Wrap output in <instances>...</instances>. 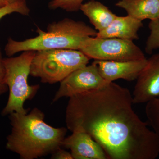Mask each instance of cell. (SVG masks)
Instances as JSON below:
<instances>
[{
    "label": "cell",
    "mask_w": 159,
    "mask_h": 159,
    "mask_svg": "<svg viewBox=\"0 0 159 159\" xmlns=\"http://www.w3.org/2000/svg\"><path fill=\"white\" fill-rule=\"evenodd\" d=\"M128 89L113 82L70 97L67 128L84 131L101 146L108 159H155L159 136L134 110Z\"/></svg>",
    "instance_id": "1"
},
{
    "label": "cell",
    "mask_w": 159,
    "mask_h": 159,
    "mask_svg": "<svg viewBox=\"0 0 159 159\" xmlns=\"http://www.w3.org/2000/svg\"><path fill=\"white\" fill-rule=\"evenodd\" d=\"M44 117L37 108L29 113L9 114L11 130L6 138V148L18 154L21 159H34L62 147L67 129L51 126L44 121Z\"/></svg>",
    "instance_id": "2"
},
{
    "label": "cell",
    "mask_w": 159,
    "mask_h": 159,
    "mask_svg": "<svg viewBox=\"0 0 159 159\" xmlns=\"http://www.w3.org/2000/svg\"><path fill=\"white\" fill-rule=\"evenodd\" d=\"M38 35L32 38L17 41L9 38L5 47L9 57L21 51L50 49L79 50L80 42L87 37H95L97 31L84 22L65 18L49 24L47 31L37 27Z\"/></svg>",
    "instance_id": "3"
},
{
    "label": "cell",
    "mask_w": 159,
    "mask_h": 159,
    "mask_svg": "<svg viewBox=\"0 0 159 159\" xmlns=\"http://www.w3.org/2000/svg\"><path fill=\"white\" fill-rule=\"evenodd\" d=\"M36 51H28L16 57L3 58L5 68V83L8 87L9 96L5 107L2 111V116L13 112L27 114L29 109L24 108L27 100L32 99L37 93L39 85H29L31 61Z\"/></svg>",
    "instance_id": "4"
},
{
    "label": "cell",
    "mask_w": 159,
    "mask_h": 159,
    "mask_svg": "<svg viewBox=\"0 0 159 159\" xmlns=\"http://www.w3.org/2000/svg\"><path fill=\"white\" fill-rule=\"evenodd\" d=\"M89 58L80 50L50 49L36 51L30 75L43 83L61 82L72 72L88 65Z\"/></svg>",
    "instance_id": "5"
},
{
    "label": "cell",
    "mask_w": 159,
    "mask_h": 159,
    "mask_svg": "<svg viewBox=\"0 0 159 159\" xmlns=\"http://www.w3.org/2000/svg\"><path fill=\"white\" fill-rule=\"evenodd\" d=\"M79 50L95 60L127 61L146 58L133 41L116 38L86 37L80 42Z\"/></svg>",
    "instance_id": "6"
},
{
    "label": "cell",
    "mask_w": 159,
    "mask_h": 159,
    "mask_svg": "<svg viewBox=\"0 0 159 159\" xmlns=\"http://www.w3.org/2000/svg\"><path fill=\"white\" fill-rule=\"evenodd\" d=\"M99 74L95 62L72 72L60 82L53 102L62 97H72L83 92L97 89L108 84Z\"/></svg>",
    "instance_id": "7"
},
{
    "label": "cell",
    "mask_w": 159,
    "mask_h": 159,
    "mask_svg": "<svg viewBox=\"0 0 159 159\" xmlns=\"http://www.w3.org/2000/svg\"><path fill=\"white\" fill-rule=\"evenodd\" d=\"M133 92L134 104L146 103L159 97V53L147 59Z\"/></svg>",
    "instance_id": "8"
},
{
    "label": "cell",
    "mask_w": 159,
    "mask_h": 159,
    "mask_svg": "<svg viewBox=\"0 0 159 159\" xmlns=\"http://www.w3.org/2000/svg\"><path fill=\"white\" fill-rule=\"evenodd\" d=\"M147 59L127 61L95 60L99 74L109 82L118 79L127 81L137 80L145 67Z\"/></svg>",
    "instance_id": "9"
},
{
    "label": "cell",
    "mask_w": 159,
    "mask_h": 159,
    "mask_svg": "<svg viewBox=\"0 0 159 159\" xmlns=\"http://www.w3.org/2000/svg\"><path fill=\"white\" fill-rule=\"evenodd\" d=\"M62 147L70 150L74 159H107L101 146L84 131L72 132L64 140Z\"/></svg>",
    "instance_id": "10"
},
{
    "label": "cell",
    "mask_w": 159,
    "mask_h": 159,
    "mask_svg": "<svg viewBox=\"0 0 159 159\" xmlns=\"http://www.w3.org/2000/svg\"><path fill=\"white\" fill-rule=\"evenodd\" d=\"M143 26L142 21L129 16H117L107 28L97 32L96 37L101 38H116L130 41L138 40L139 39L138 32Z\"/></svg>",
    "instance_id": "11"
},
{
    "label": "cell",
    "mask_w": 159,
    "mask_h": 159,
    "mask_svg": "<svg viewBox=\"0 0 159 159\" xmlns=\"http://www.w3.org/2000/svg\"><path fill=\"white\" fill-rule=\"evenodd\" d=\"M116 6L124 9L127 15L142 21L159 19V0H119Z\"/></svg>",
    "instance_id": "12"
},
{
    "label": "cell",
    "mask_w": 159,
    "mask_h": 159,
    "mask_svg": "<svg viewBox=\"0 0 159 159\" xmlns=\"http://www.w3.org/2000/svg\"><path fill=\"white\" fill-rule=\"evenodd\" d=\"M80 10L88 18L95 29L98 31L107 28L117 16L108 7L96 0L83 3Z\"/></svg>",
    "instance_id": "13"
},
{
    "label": "cell",
    "mask_w": 159,
    "mask_h": 159,
    "mask_svg": "<svg viewBox=\"0 0 159 159\" xmlns=\"http://www.w3.org/2000/svg\"><path fill=\"white\" fill-rule=\"evenodd\" d=\"M145 111L148 124L159 136V97L146 102Z\"/></svg>",
    "instance_id": "14"
},
{
    "label": "cell",
    "mask_w": 159,
    "mask_h": 159,
    "mask_svg": "<svg viewBox=\"0 0 159 159\" xmlns=\"http://www.w3.org/2000/svg\"><path fill=\"white\" fill-rule=\"evenodd\" d=\"M148 28L150 34L146 41L145 51L147 54H151L154 50L159 49V19L150 20Z\"/></svg>",
    "instance_id": "15"
},
{
    "label": "cell",
    "mask_w": 159,
    "mask_h": 159,
    "mask_svg": "<svg viewBox=\"0 0 159 159\" xmlns=\"http://www.w3.org/2000/svg\"><path fill=\"white\" fill-rule=\"evenodd\" d=\"M13 12L24 16L29 15L30 9L27 6L25 0L18 1L0 7V20L7 15Z\"/></svg>",
    "instance_id": "16"
},
{
    "label": "cell",
    "mask_w": 159,
    "mask_h": 159,
    "mask_svg": "<svg viewBox=\"0 0 159 159\" xmlns=\"http://www.w3.org/2000/svg\"><path fill=\"white\" fill-rule=\"evenodd\" d=\"M84 0H52L49 3V9H61L68 12H76L80 10Z\"/></svg>",
    "instance_id": "17"
},
{
    "label": "cell",
    "mask_w": 159,
    "mask_h": 159,
    "mask_svg": "<svg viewBox=\"0 0 159 159\" xmlns=\"http://www.w3.org/2000/svg\"><path fill=\"white\" fill-rule=\"evenodd\" d=\"M3 57L0 51V95L5 93L9 90L8 87L4 80L5 77V68L3 63Z\"/></svg>",
    "instance_id": "18"
},
{
    "label": "cell",
    "mask_w": 159,
    "mask_h": 159,
    "mask_svg": "<svg viewBox=\"0 0 159 159\" xmlns=\"http://www.w3.org/2000/svg\"><path fill=\"white\" fill-rule=\"evenodd\" d=\"M51 159H74L71 152L64 150L61 147L58 148L51 154Z\"/></svg>",
    "instance_id": "19"
},
{
    "label": "cell",
    "mask_w": 159,
    "mask_h": 159,
    "mask_svg": "<svg viewBox=\"0 0 159 159\" xmlns=\"http://www.w3.org/2000/svg\"><path fill=\"white\" fill-rule=\"evenodd\" d=\"M20 1H22V0H0V2L2 3L4 6H5V5L11 4V3L16 2Z\"/></svg>",
    "instance_id": "20"
},
{
    "label": "cell",
    "mask_w": 159,
    "mask_h": 159,
    "mask_svg": "<svg viewBox=\"0 0 159 159\" xmlns=\"http://www.w3.org/2000/svg\"><path fill=\"white\" fill-rule=\"evenodd\" d=\"M3 6H4V5L2 4V3L0 2V7H2Z\"/></svg>",
    "instance_id": "21"
}]
</instances>
